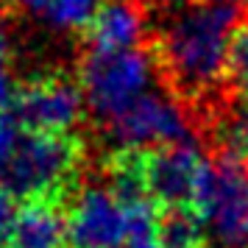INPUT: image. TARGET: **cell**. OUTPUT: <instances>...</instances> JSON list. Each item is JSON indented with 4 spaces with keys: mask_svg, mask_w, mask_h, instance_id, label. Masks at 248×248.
Listing matches in <instances>:
<instances>
[{
    "mask_svg": "<svg viewBox=\"0 0 248 248\" xmlns=\"http://www.w3.org/2000/svg\"><path fill=\"white\" fill-rule=\"evenodd\" d=\"M243 17V6L226 0H201L190 9L165 14L154 56L181 101L190 106L209 103L212 109L226 98L229 50Z\"/></svg>",
    "mask_w": 248,
    "mask_h": 248,
    "instance_id": "obj_1",
    "label": "cell"
},
{
    "mask_svg": "<svg viewBox=\"0 0 248 248\" xmlns=\"http://www.w3.org/2000/svg\"><path fill=\"white\" fill-rule=\"evenodd\" d=\"M81 154L73 137L25 128L14 112L0 114V190L12 198L45 201L76 179Z\"/></svg>",
    "mask_w": 248,
    "mask_h": 248,
    "instance_id": "obj_2",
    "label": "cell"
},
{
    "mask_svg": "<svg viewBox=\"0 0 248 248\" xmlns=\"http://www.w3.org/2000/svg\"><path fill=\"white\" fill-rule=\"evenodd\" d=\"M159 62L156 56L137 47L123 53H95L90 50L81 64V92L87 101V112L95 117L98 128L123 114L140 98L159 87Z\"/></svg>",
    "mask_w": 248,
    "mask_h": 248,
    "instance_id": "obj_3",
    "label": "cell"
},
{
    "mask_svg": "<svg viewBox=\"0 0 248 248\" xmlns=\"http://www.w3.org/2000/svg\"><path fill=\"white\" fill-rule=\"evenodd\" d=\"M131 168L112 181L84 184L67 217V248H125L134 203L142 195Z\"/></svg>",
    "mask_w": 248,
    "mask_h": 248,
    "instance_id": "obj_4",
    "label": "cell"
},
{
    "mask_svg": "<svg viewBox=\"0 0 248 248\" xmlns=\"http://www.w3.org/2000/svg\"><path fill=\"white\" fill-rule=\"evenodd\" d=\"M192 128L195 120L190 103L181 101L170 87H156L134 106H128L123 114L101 125V134L109 148L123 154V159H131L151 154L156 148L187 142L192 140Z\"/></svg>",
    "mask_w": 248,
    "mask_h": 248,
    "instance_id": "obj_5",
    "label": "cell"
},
{
    "mask_svg": "<svg viewBox=\"0 0 248 248\" xmlns=\"http://www.w3.org/2000/svg\"><path fill=\"white\" fill-rule=\"evenodd\" d=\"M128 168L145 195L162 209L198 215L212 162L203 156L195 140L156 148L142 156H131Z\"/></svg>",
    "mask_w": 248,
    "mask_h": 248,
    "instance_id": "obj_6",
    "label": "cell"
},
{
    "mask_svg": "<svg viewBox=\"0 0 248 248\" xmlns=\"http://www.w3.org/2000/svg\"><path fill=\"white\" fill-rule=\"evenodd\" d=\"M209 243L217 248L248 246V165L215 156L198 206Z\"/></svg>",
    "mask_w": 248,
    "mask_h": 248,
    "instance_id": "obj_7",
    "label": "cell"
},
{
    "mask_svg": "<svg viewBox=\"0 0 248 248\" xmlns=\"http://www.w3.org/2000/svg\"><path fill=\"white\" fill-rule=\"evenodd\" d=\"M84 112L87 101L81 84L56 73L25 84L14 101V117L39 134L70 137V131L84 120Z\"/></svg>",
    "mask_w": 248,
    "mask_h": 248,
    "instance_id": "obj_8",
    "label": "cell"
},
{
    "mask_svg": "<svg viewBox=\"0 0 248 248\" xmlns=\"http://www.w3.org/2000/svg\"><path fill=\"white\" fill-rule=\"evenodd\" d=\"M87 36H90V50L95 53L137 50L148 36V14L134 0H109L92 17Z\"/></svg>",
    "mask_w": 248,
    "mask_h": 248,
    "instance_id": "obj_9",
    "label": "cell"
},
{
    "mask_svg": "<svg viewBox=\"0 0 248 248\" xmlns=\"http://www.w3.org/2000/svg\"><path fill=\"white\" fill-rule=\"evenodd\" d=\"M12 6L36 28L56 36H70L90 28L103 0H12Z\"/></svg>",
    "mask_w": 248,
    "mask_h": 248,
    "instance_id": "obj_10",
    "label": "cell"
},
{
    "mask_svg": "<svg viewBox=\"0 0 248 248\" xmlns=\"http://www.w3.org/2000/svg\"><path fill=\"white\" fill-rule=\"evenodd\" d=\"M12 248H67V217L47 201H28L9 229Z\"/></svg>",
    "mask_w": 248,
    "mask_h": 248,
    "instance_id": "obj_11",
    "label": "cell"
},
{
    "mask_svg": "<svg viewBox=\"0 0 248 248\" xmlns=\"http://www.w3.org/2000/svg\"><path fill=\"white\" fill-rule=\"evenodd\" d=\"M209 142L215 156L234 159L248 165V106L220 98L209 109Z\"/></svg>",
    "mask_w": 248,
    "mask_h": 248,
    "instance_id": "obj_12",
    "label": "cell"
},
{
    "mask_svg": "<svg viewBox=\"0 0 248 248\" xmlns=\"http://www.w3.org/2000/svg\"><path fill=\"white\" fill-rule=\"evenodd\" d=\"M226 95L248 106V12L232 39L229 67H226Z\"/></svg>",
    "mask_w": 248,
    "mask_h": 248,
    "instance_id": "obj_13",
    "label": "cell"
},
{
    "mask_svg": "<svg viewBox=\"0 0 248 248\" xmlns=\"http://www.w3.org/2000/svg\"><path fill=\"white\" fill-rule=\"evenodd\" d=\"M17 95H20V87H17L14 67H12V62H9V56H6V50L0 47V114H6L12 109Z\"/></svg>",
    "mask_w": 248,
    "mask_h": 248,
    "instance_id": "obj_14",
    "label": "cell"
},
{
    "mask_svg": "<svg viewBox=\"0 0 248 248\" xmlns=\"http://www.w3.org/2000/svg\"><path fill=\"white\" fill-rule=\"evenodd\" d=\"M14 206H12V195L0 190V240H9V229H12L14 220Z\"/></svg>",
    "mask_w": 248,
    "mask_h": 248,
    "instance_id": "obj_15",
    "label": "cell"
},
{
    "mask_svg": "<svg viewBox=\"0 0 248 248\" xmlns=\"http://www.w3.org/2000/svg\"><path fill=\"white\" fill-rule=\"evenodd\" d=\"M201 0H156V6L162 9L165 14H173V12H181V9H190Z\"/></svg>",
    "mask_w": 248,
    "mask_h": 248,
    "instance_id": "obj_16",
    "label": "cell"
},
{
    "mask_svg": "<svg viewBox=\"0 0 248 248\" xmlns=\"http://www.w3.org/2000/svg\"><path fill=\"white\" fill-rule=\"evenodd\" d=\"M6 42V17H3V9H0V47Z\"/></svg>",
    "mask_w": 248,
    "mask_h": 248,
    "instance_id": "obj_17",
    "label": "cell"
},
{
    "mask_svg": "<svg viewBox=\"0 0 248 248\" xmlns=\"http://www.w3.org/2000/svg\"><path fill=\"white\" fill-rule=\"evenodd\" d=\"M0 248H12L9 246V240H0Z\"/></svg>",
    "mask_w": 248,
    "mask_h": 248,
    "instance_id": "obj_18",
    "label": "cell"
},
{
    "mask_svg": "<svg viewBox=\"0 0 248 248\" xmlns=\"http://www.w3.org/2000/svg\"><path fill=\"white\" fill-rule=\"evenodd\" d=\"M246 248H248V246H246Z\"/></svg>",
    "mask_w": 248,
    "mask_h": 248,
    "instance_id": "obj_19",
    "label": "cell"
}]
</instances>
